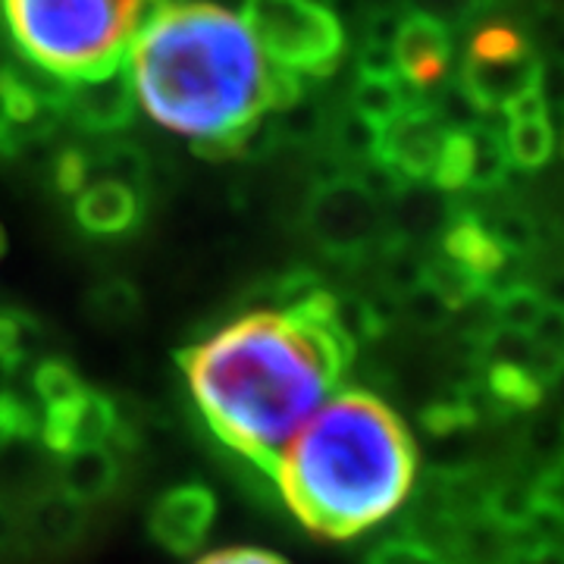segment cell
Here are the masks:
<instances>
[{"label": "cell", "mask_w": 564, "mask_h": 564, "mask_svg": "<svg viewBox=\"0 0 564 564\" xmlns=\"http://www.w3.org/2000/svg\"><path fill=\"white\" fill-rule=\"evenodd\" d=\"M10 35L35 69L61 82L117 69L148 0H0Z\"/></svg>", "instance_id": "4"}, {"label": "cell", "mask_w": 564, "mask_h": 564, "mask_svg": "<svg viewBox=\"0 0 564 564\" xmlns=\"http://www.w3.org/2000/svg\"><path fill=\"white\" fill-rule=\"evenodd\" d=\"M122 66L141 110L210 154L299 101L302 85L263 57L242 13L207 0L166 3L141 22Z\"/></svg>", "instance_id": "2"}, {"label": "cell", "mask_w": 564, "mask_h": 564, "mask_svg": "<svg viewBox=\"0 0 564 564\" xmlns=\"http://www.w3.org/2000/svg\"><path fill=\"white\" fill-rule=\"evenodd\" d=\"M348 358L339 307L307 289L282 307L223 323L182 355V373L210 433L267 467L339 389Z\"/></svg>", "instance_id": "1"}, {"label": "cell", "mask_w": 564, "mask_h": 564, "mask_svg": "<svg viewBox=\"0 0 564 564\" xmlns=\"http://www.w3.org/2000/svg\"><path fill=\"white\" fill-rule=\"evenodd\" d=\"M452 126L426 104H411L402 117L380 129L377 163L402 182H433Z\"/></svg>", "instance_id": "8"}, {"label": "cell", "mask_w": 564, "mask_h": 564, "mask_svg": "<svg viewBox=\"0 0 564 564\" xmlns=\"http://www.w3.org/2000/svg\"><path fill=\"white\" fill-rule=\"evenodd\" d=\"M458 85L480 113L505 117L514 104L543 91V63L514 29L489 25L470 41Z\"/></svg>", "instance_id": "6"}, {"label": "cell", "mask_w": 564, "mask_h": 564, "mask_svg": "<svg viewBox=\"0 0 564 564\" xmlns=\"http://www.w3.org/2000/svg\"><path fill=\"white\" fill-rule=\"evenodd\" d=\"M496 317L502 323L505 329H511V333H533V329H540L545 321V302L536 295V292H530L524 285H518V289H508L499 295V304H496Z\"/></svg>", "instance_id": "17"}, {"label": "cell", "mask_w": 564, "mask_h": 564, "mask_svg": "<svg viewBox=\"0 0 564 564\" xmlns=\"http://www.w3.org/2000/svg\"><path fill=\"white\" fill-rule=\"evenodd\" d=\"M502 141L505 151H508V161L511 166H524V170H540L552 151H555V129L549 122L545 113L543 91L530 95L521 104H514L508 113H505Z\"/></svg>", "instance_id": "13"}, {"label": "cell", "mask_w": 564, "mask_h": 564, "mask_svg": "<svg viewBox=\"0 0 564 564\" xmlns=\"http://www.w3.org/2000/svg\"><path fill=\"white\" fill-rule=\"evenodd\" d=\"M370 564H445L443 555L430 545L414 543V540H395L377 549Z\"/></svg>", "instance_id": "19"}, {"label": "cell", "mask_w": 564, "mask_h": 564, "mask_svg": "<svg viewBox=\"0 0 564 564\" xmlns=\"http://www.w3.org/2000/svg\"><path fill=\"white\" fill-rule=\"evenodd\" d=\"M214 524V496L204 486H180L170 489L154 505L151 530L158 543L176 555H188L204 543L207 530Z\"/></svg>", "instance_id": "11"}, {"label": "cell", "mask_w": 564, "mask_h": 564, "mask_svg": "<svg viewBox=\"0 0 564 564\" xmlns=\"http://www.w3.org/2000/svg\"><path fill=\"white\" fill-rule=\"evenodd\" d=\"M414 104V88H408L395 69H361L351 88V113L364 122L386 129Z\"/></svg>", "instance_id": "14"}, {"label": "cell", "mask_w": 564, "mask_h": 564, "mask_svg": "<svg viewBox=\"0 0 564 564\" xmlns=\"http://www.w3.org/2000/svg\"><path fill=\"white\" fill-rule=\"evenodd\" d=\"M66 464H63V489L73 499H98L104 496L113 477L117 467L113 458L104 445H82V448H69L63 452Z\"/></svg>", "instance_id": "15"}, {"label": "cell", "mask_w": 564, "mask_h": 564, "mask_svg": "<svg viewBox=\"0 0 564 564\" xmlns=\"http://www.w3.org/2000/svg\"><path fill=\"white\" fill-rule=\"evenodd\" d=\"M389 57L399 73V79L423 91L440 85L452 61V39L448 29L421 17H404L395 29V39L389 44Z\"/></svg>", "instance_id": "10"}, {"label": "cell", "mask_w": 564, "mask_h": 564, "mask_svg": "<svg viewBox=\"0 0 564 564\" xmlns=\"http://www.w3.org/2000/svg\"><path fill=\"white\" fill-rule=\"evenodd\" d=\"M242 20L263 57L295 79L326 76L343 57V22L321 0H245Z\"/></svg>", "instance_id": "5"}, {"label": "cell", "mask_w": 564, "mask_h": 564, "mask_svg": "<svg viewBox=\"0 0 564 564\" xmlns=\"http://www.w3.org/2000/svg\"><path fill=\"white\" fill-rule=\"evenodd\" d=\"M492 0H402L408 17H421V20L436 22L443 29H458L464 22H470L477 13H484Z\"/></svg>", "instance_id": "18"}, {"label": "cell", "mask_w": 564, "mask_h": 564, "mask_svg": "<svg viewBox=\"0 0 564 564\" xmlns=\"http://www.w3.org/2000/svg\"><path fill=\"white\" fill-rule=\"evenodd\" d=\"M267 470L311 533L355 540L408 502L417 480V445L380 395L336 389Z\"/></svg>", "instance_id": "3"}, {"label": "cell", "mask_w": 564, "mask_h": 564, "mask_svg": "<svg viewBox=\"0 0 564 564\" xmlns=\"http://www.w3.org/2000/svg\"><path fill=\"white\" fill-rule=\"evenodd\" d=\"M7 530H10V518H7V511L0 508V543L7 540Z\"/></svg>", "instance_id": "21"}, {"label": "cell", "mask_w": 564, "mask_h": 564, "mask_svg": "<svg viewBox=\"0 0 564 564\" xmlns=\"http://www.w3.org/2000/svg\"><path fill=\"white\" fill-rule=\"evenodd\" d=\"M135 91L126 76V66H117L104 76L66 82L63 88V117L79 122L82 129L110 135L132 122Z\"/></svg>", "instance_id": "9"}, {"label": "cell", "mask_w": 564, "mask_h": 564, "mask_svg": "<svg viewBox=\"0 0 564 564\" xmlns=\"http://www.w3.org/2000/svg\"><path fill=\"white\" fill-rule=\"evenodd\" d=\"M192 564H289L282 555L270 549H254V545H232V549H217L207 552Z\"/></svg>", "instance_id": "20"}, {"label": "cell", "mask_w": 564, "mask_h": 564, "mask_svg": "<svg viewBox=\"0 0 564 564\" xmlns=\"http://www.w3.org/2000/svg\"><path fill=\"white\" fill-rule=\"evenodd\" d=\"M511 161L505 151L502 132L477 122L467 129V185L464 188H496L508 176Z\"/></svg>", "instance_id": "16"}, {"label": "cell", "mask_w": 564, "mask_h": 564, "mask_svg": "<svg viewBox=\"0 0 564 564\" xmlns=\"http://www.w3.org/2000/svg\"><path fill=\"white\" fill-rule=\"evenodd\" d=\"M76 220L95 236H120L139 220V195L132 185L117 180L82 182Z\"/></svg>", "instance_id": "12"}, {"label": "cell", "mask_w": 564, "mask_h": 564, "mask_svg": "<svg viewBox=\"0 0 564 564\" xmlns=\"http://www.w3.org/2000/svg\"><path fill=\"white\" fill-rule=\"evenodd\" d=\"M383 226V210L377 192L358 176L323 180L307 202L311 236L336 258H355L377 239Z\"/></svg>", "instance_id": "7"}]
</instances>
